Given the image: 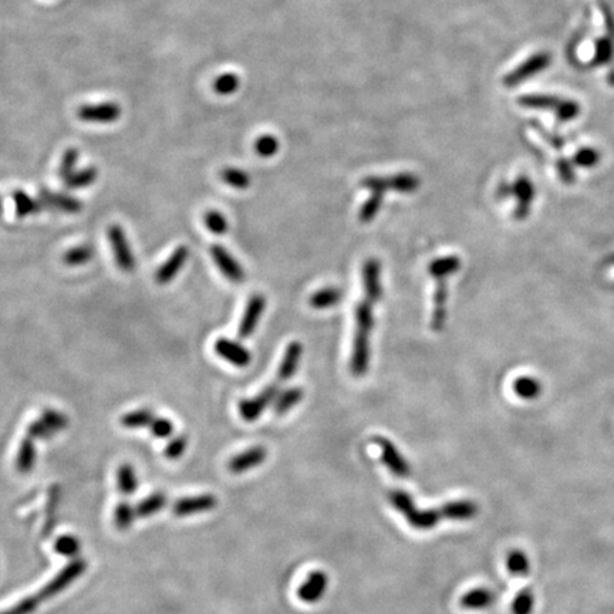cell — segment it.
I'll use <instances>...</instances> for the list:
<instances>
[{
  "label": "cell",
  "mask_w": 614,
  "mask_h": 614,
  "mask_svg": "<svg viewBox=\"0 0 614 614\" xmlns=\"http://www.w3.org/2000/svg\"><path fill=\"white\" fill-rule=\"evenodd\" d=\"M373 305L367 299L356 306V333L350 359V372L354 377H363L370 366V334L374 327Z\"/></svg>",
  "instance_id": "1"
},
{
  "label": "cell",
  "mask_w": 614,
  "mask_h": 614,
  "mask_svg": "<svg viewBox=\"0 0 614 614\" xmlns=\"http://www.w3.org/2000/svg\"><path fill=\"white\" fill-rule=\"evenodd\" d=\"M389 498L394 509L399 511L407 519L409 526L415 529L429 531L442 519L439 509H418L412 496L406 491L393 489L389 493Z\"/></svg>",
  "instance_id": "2"
},
{
  "label": "cell",
  "mask_w": 614,
  "mask_h": 614,
  "mask_svg": "<svg viewBox=\"0 0 614 614\" xmlns=\"http://www.w3.org/2000/svg\"><path fill=\"white\" fill-rule=\"evenodd\" d=\"M496 195L501 200L515 197L518 205L515 208L513 215H515V219L522 220L529 215L531 205L535 200V187L528 177H519L513 184L502 183L496 190Z\"/></svg>",
  "instance_id": "3"
},
{
  "label": "cell",
  "mask_w": 614,
  "mask_h": 614,
  "mask_svg": "<svg viewBox=\"0 0 614 614\" xmlns=\"http://www.w3.org/2000/svg\"><path fill=\"white\" fill-rule=\"evenodd\" d=\"M552 63V54L548 51H541L531 56L526 61L519 64L513 71L508 73L503 78V84L506 87H516L526 81L528 78L542 73Z\"/></svg>",
  "instance_id": "4"
},
{
  "label": "cell",
  "mask_w": 614,
  "mask_h": 614,
  "mask_svg": "<svg viewBox=\"0 0 614 614\" xmlns=\"http://www.w3.org/2000/svg\"><path fill=\"white\" fill-rule=\"evenodd\" d=\"M107 235H108V240H110L117 266L123 272H127V273L133 272L135 269V257L133 255V250L124 229L120 225H110Z\"/></svg>",
  "instance_id": "5"
},
{
  "label": "cell",
  "mask_w": 614,
  "mask_h": 614,
  "mask_svg": "<svg viewBox=\"0 0 614 614\" xmlns=\"http://www.w3.org/2000/svg\"><path fill=\"white\" fill-rule=\"evenodd\" d=\"M374 444H377V446L380 448L382 461L389 468V471L401 479L409 478L411 475V465L403 456L401 451L394 445V442L386 436H377L374 438Z\"/></svg>",
  "instance_id": "6"
},
{
  "label": "cell",
  "mask_w": 614,
  "mask_h": 614,
  "mask_svg": "<svg viewBox=\"0 0 614 614\" xmlns=\"http://www.w3.org/2000/svg\"><path fill=\"white\" fill-rule=\"evenodd\" d=\"M77 117L84 123L111 124L120 120L121 107L114 101H106L100 104H86L77 110Z\"/></svg>",
  "instance_id": "7"
},
{
  "label": "cell",
  "mask_w": 614,
  "mask_h": 614,
  "mask_svg": "<svg viewBox=\"0 0 614 614\" xmlns=\"http://www.w3.org/2000/svg\"><path fill=\"white\" fill-rule=\"evenodd\" d=\"M279 394V384H270L267 386L262 393H259L253 399L242 400L239 403V414L246 422L256 421L270 404L275 403L276 397Z\"/></svg>",
  "instance_id": "8"
},
{
  "label": "cell",
  "mask_w": 614,
  "mask_h": 614,
  "mask_svg": "<svg viewBox=\"0 0 614 614\" xmlns=\"http://www.w3.org/2000/svg\"><path fill=\"white\" fill-rule=\"evenodd\" d=\"M213 350L219 357H222L223 360H226L227 363L239 369L247 367L252 362L250 352L236 340L220 337L215 342Z\"/></svg>",
  "instance_id": "9"
},
{
  "label": "cell",
  "mask_w": 614,
  "mask_h": 614,
  "mask_svg": "<svg viewBox=\"0 0 614 614\" xmlns=\"http://www.w3.org/2000/svg\"><path fill=\"white\" fill-rule=\"evenodd\" d=\"M363 290L366 299L372 303H377L383 296L382 286V263L376 257H369L362 267Z\"/></svg>",
  "instance_id": "10"
},
{
  "label": "cell",
  "mask_w": 614,
  "mask_h": 614,
  "mask_svg": "<svg viewBox=\"0 0 614 614\" xmlns=\"http://www.w3.org/2000/svg\"><path fill=\"white\" fill-rule=\"evenodd\" d=\"M265 310H266V297L259 293L250 296V299L246 303V309L243 312V316L237 329V336L240 339H247L255 333Z\"/></svg>",
  "instance_id": "11"
},
{
  "label": "cell",
  "mask_w": 614,
  "mask_h": 614,
  "mask_svg": "<svg viewBox=\"0 0 614 614\" xmlns=\"http://www.w3.org/2000/svg\"><path fill=\"white\" fill-rule=\"evenodd\" d=\"M210 256L220 270V273L232 283H242L245 280V270L242 265L226 250L222 245L210 246Z\"/></svg>",
  "instance_id": "12"
},
{
  "label": "cell",
  "mask_w": 614,
  "mask_h": 614,
  "mask_svg": "<svg viewBox=\"0 0 614 614\" xmlns=\"http://www.w3.org/2000/svg\"><path fill=\"white\" fill-rule=\"evenodd\" d=\"M86 568H87V565H86V562L84 561H81V559H77V561H73L70 565H67L60 573H58V576H56L39 595L41 596V599L43 600H46V599H50V598H53V596H56V595H58L61 590H64L68 585H71L78 576H81L83 573H84V570H86Z\"/></svg>",
  "instance_id": "13"
},
{
  "label": "cell",
  "mask_w": 614,
  "mask_h": 614,
  "mask_svg": "<svg viewBox=\"0 0 614 614\" xmlns=\"http://www.w3.org/2000/svg\"><path fill=\"white\" fill-rule=\"evenodd\" d=\"M190 257V247L187 245L178 246L173 255L157 269L155 272V282L158 285H168L173 282L180 270L185 266Z\"/></svg>",
  "instance_id": "14"
},
{
  "label": "cell",
  "mask_w": 614,
  "mask_h": 614,
  "mask_svg": "<svg viewBox=\"0 0 614 614\" xmlns=\"http://www.w3.org/2000/svg\"><path fill=\"white\" fill-rule=\"evenodd\" d=\"M216 505H218V499L210 493H205V495L178 499L173 506V512L175 516L185 518V516L208 512L213 509Z\"/></svg>",
  "instance_id": "15"
},
{
  "label": "cell",
  "mask_w": 614,
  "mask_h": 614,
  "mask_svg": "<svg viewBox=\"0 0 614 614\" xmlns=\"http://www.w3.org/2000/svg\"><path fill=\"white\" fill-rule=\"evenodd\" d=\"M327 586H329L327 575L322 570H316V572L310 573L309 578L305 580V583L300 586V589L297 592L299 599L305 603L313 605L324 596Z\"/></svg>",
  "instance_id": "16"
},
{
  "label": "cell",
  "mask_w": 614,
  "mask_h": 614,
  "mask_svg": "<svg viewBox=\"0 0 614 614\" xmlns=\"http://www.w3.org/2000/svg\"><path fill=\"white\" fill-rule=\"evenodd\" d=\"M266 458H267V451L265 446H253L235 455L229 461L227 468L232 474H243L246 471H250L262 465L266 461Z\"/></svg>",
  "instance_id": "17"
},
{
  "label": "cell",
  "mask_w": 614,
  "mask_h": 614,
  "mask_svg": "<svg viewBox=\"0 0 614 614\" xmlns=\"http://www.w3.org/2000/svg\"><path fill=\"white\" fill-rule=\"evenodd\" d=\"M39 201L43 208H48L53 210L64 212V213H77L83 209V203L77 198L60 193H51L48 190H41L39 195Z\"/></svg>",
  "instance_id": "18"
},
{
  "label": "cell",
  "mask_w": 614,
  "mask_h": 614,
  "mask_svg": "<svg viewBox=\"0 0 614 614\" xmlns=\"http://www.w3.org/2000/svg\"><path fill=\"white\" fill-rule=\"evenodd\" d=\"M438 285L434 292V309L431 314V330L439 333L444 330L446 323V302H448V287L446 279L436 280Z\"/></svg>",
  "instance_id": "19"
},
{
  "label": "cell",
  "mask_w": 614,
  "mask_h": 614,
  "mask_svg": "<svg viewBox=\"0 0 614 614\" xmlns=\"http://www.w3.org/2000/svg\"><path fill=\"white\" fill-rule=\"evenodd\" d=\"M303 356V346L300 342H292L283 354V359L277 369V380L280 383L289 382L296 372L299 370V364Z\"/></svg>",
  "instance_id": "20"
},
{
  "label": "cell",
  "mask_w": 614,
  "mask_h": 614,
  "mask_svg": "<svg viewBox=\"0 0 614 614\" xmlns=\"http://www.w3.org/2000/svg\"><path fill=\"white\" fill-rule=\"evenodd\" d=\"M479 506L471 499H459L446 502L439 508V512L444 519L464 522L475 518L478 515Z\"/></svg>",
  "instance_id": "21"
},
{
  "label": "cell",
  "mask_w": 614,
  "mask_h": 614,
  "mask_svg": "<svg viewBox=\"0 0 614 614\" xmlns=\"http://www.w3.org/2000/svg\"><path fill=\"white\" fill-rule=\"evenodd\" d=\"M459 269H461V259L454 255L438 257L428 265V273L435 280L448 279L449 276L455 275Z\"/></svg>",
  "instance_id": "22"
},
{
  "label": "cell",
  "mask_w": 614,
  "mask_h": 614,
  "mask_svg": "<svg viewBox=\"0 0 614 614\" xmlns=\"http://www.w3.org/2000/svg\"><path fill=\"white\" fill-rule=\"evenodd\" d=\"M495 602V595L483 588L472 589L465 593L461 599V606L468 610H483L492 606Z\"/></svg>",
  "instance_id": "23"
},
{
  "label": "cell",
  "mask_w": 614,
  "mask_h": 614,
  "mask_svg": "<svg viewBox=\"0 0 614 614\" xmlns=\"http://www.w3.org/2000/svg\"><path fill=\"white\" fill-rule=\"evenodd\" d=\"M342 299H343V293L340 289L324 287V289L314 292L310 296L309 303L316 310H326V309H330V307L339 305L342 302Z\"/></svg>",
  "instance_id": "24"
},
{
  "label": "cell",
  "mask_w": 614,
  "mask_h": 614,
  "mask_svg": "<svg viewBox=\"0 0 614 614\" xmlns=\"http://www.w3.org/2000/svg\"><path fill=\"white\" fill-rule=\"evenodd\" d=\"M36 464V445L34 439L27 436L20 442L17 456H16V468L21 474H27L33 469Z\"/></svg>",
  "instance_id": "25"
},
{
  "label": "cell",
  "mask_w": 614,
  "mask_h": 614,
  "mask_svg": "<svg viewBox=\"0 0 614 614\" xmlns=\"http://www.w3.org/2000/svg\"><path fill=\"white\" fill-rule=\"evenodd\" d=\"M305 392L300 387H290L287 390H285L283 393L277 394L275 403H273V409L277 415H285L287 414L293 407H296L302 400H303Z\"/></svg>",
  "instance_id": "26"
},
{
  "label": "cell",
  "mask_w": 614,
  "mask_h": 614,
  "mask_svg": "<svg viewBox=\"0 0 614 614\" xmlns=\"http://www.w3.org/2000/svg\"><path fill=\"white\" fill-rule=\"evenodd\" d=\"M563 98L555 97V96H543V94H532V96H523L518 98L519 106L526 108H535V110H553L558 111L561 103Z\"/></svg>",
  "instance_id": "27"
},
{
  "label": "cell",
  "mask_w": 614,
  "mask_h": 614,
  "mask_svg": "<svg viewBox=\"0 0 614 614\" xmlns=\"http://www.w3.org/2000/svg\"><path fill=\"white\" fill-rule=\"evenodd\" d=\"M389 190L399 191L401 194H412L419 188V178L411 173H401L387 177Z\"/></svg>",
  "instance_id": "28"
},
{
  "label": "cell",
  "mask_w": 614,
  "mask_h": 614,
  "mask_svg": "<svg viewBox=\"0 0 614 614\" xmlns=\"http://www.w3.org/2000/svg\"><path fill=\"white\" fill-rule=\"evenodd\" d=\"M98 178V170L96 167H87L81 171H74L67 180H64V185L68 190H81L93 185Z\"/></svg>",
  "instance_id": "29"
},
{
  "label": "cell",
  "mask_w": 614,
  "mask_h": 614,
  "mask_svg": "<svg viewBox=\"0 0 614 614\" xmlns=\"http://www.w3.org/2000/svg\"><path fill=\"white\" fill-rule=\"evenodd\" d=\"M96 256V250L91 245H78L68 249L63 255V263L67 266H83Z\"/></svg>",
  "instance_id": "30"
},
{
  "label": "cell",
  "mask_w": 614,
  "mask_h": 614,
  "mask_svg": "<svg viewBox=\"0 0 614 614\" xmlns=\"http://www.w3.org/2000/svg\"><path fill=\"white\" fill-rule=\"evenodd\" d=\"M167 505V496L164 493H154L145 499H143L135 508L137 518H148L154 513L160 512Z\"/></svg>",
  "instance_id": "31"
},
{
  "label": "cell",
  "mask_w": 614,
  "mask_h": 614,
  "mask_svg": "<svg viewBox=\"0 0 614 614\" xmlns=\"http://www.w3.org/2000/svg\"><path fill=\"white\" fill-rule=\"evenodd\" d=\"M13 200H14V204H16V213H17L19 218H26V216H30V215H36L43 208V205H41L40 201L31 198L24 191H14L13 193Z\"/></svg>",
  "instance_id": "32"
},
{
  "label": "cell",
  "mask_w": 614,
  "mask_h": 614,
  "mask_svg": "<svg viewBox=\"0 0 614 614\" xmlns=\"http://www.w3.org/2000/svg\"><path fill=\"white\" fill-rule=\"evenodd\" d=\"M117 483L123 495H133L138 488V481L135 472L130 464H123L117 471Z\"/></svg>",
  "instance_id": "33"
},
{
  "label": "cell",
  "mask_w": 614,
  "mask_h": 614,
  "mask_svg": "<svg viewBox=\"0 0 614 614\" xmlns=\"http://www.w3.org/2000/svg\"><path fill=\"white\" fill-rule=\"evenodd\" d=\"M155 415L150 409H137V411H131L126 415L121 416V425L130 429H135V428H143V426H150V424L154 421Z\"/></svg>",
  "instance_id": "34"
},
{
  "label": "cell",
  "mask_w": 614,
  "mask_h": 614,
  "mask_svg": "<svg viewBox=\"0 0 614 614\" xmlns=\"http://www.w3.org/2000/svg\"><path fill=\"white\" fill-rule=\"evenodd\" d=\"M513 390L522 400H535L542 393V386L536 379L521 377L515 382Z\"/></svg>",
  "instance_id": "35"
},
{
  "label": "cell",
  "mask_w": 614,
  "mask_h": 614,
  "mask_svg": "<svg viewBox=\"0 0 614 614\" xmlns=\"http://www.w3.org/2000/svg\"><path fill=\"white\" fill-rule=\"evenodd\" d=\"M220 178L226 185L235 190H246L250 185V177L243 170L235 167L223 168L220 173Z\"/></svg>",
  "instance_id": "36"
},
{
  "label": "cell",
  "mask_w": 614,
  "mask_h": 614,
  "mask_svg": "<svg viewBox=\"0 0 614 614\" xmlns=\"http://www.w3.org/2000/svg\"><path fill=\"white\" fill-rule=\"evenodd\" d=\"M383 200H384V194H380V193H372L370 198H369V200L363 204V206L360 208V212H359V219H360V222H363V223H369V222L374 220V219H376V216L379 215L380 209H382Z\"/></svg>",
  "instance_id": "37"
},
{
  "label": "cell",
  "mask_w": 614,
  "mask_h": 614,
  "mask_svg": "<svg viewBox=\"0 0 614 614\" xmlns=\"http://www.w3.org/2000/svg\"><path fill=\"white\" fill-rule=\"evenodd\" d=\"M506 568L515 576H526L529 573V559L522 551H513L508 555Z\"/></svg>",
  "instance_id": "38"
},
{
  "label": "cell",
  "mask_w": 614,
  "mask_h": 614,
  "mask_svg": "<svg viewBox=\"0 0 614 614\" xmlns=\"http://www.w3.org/2000/svg\"><path fill=\"white\" fill-rule=\"evenodd\" d=\"M613 43L609 37H602L596 41V47H595V57L592 61L593 67L598 66H606L612 61L613 58Z\"/></svg>",
  "instance_id": "39"
},
{
  "label": "cell",
  "mask_w": 614,
  "mask_h": 614,
  "mask_svg": "<svg viewBox=\"0 0 614 614\" xmlns=\"http://www.w3.org/2000/svg\"><path fill=\"white\" fill-rule=\"evenodd\" d=\"M239 77L233 73H225L215 78L213 90L220 96H230L239 88Z\"/></svg>",
  "instance_id": "40"
},
{
  "label": "cell",
  "mask_w": 614,
  "mask_h": 614,
  "mask_svg": "<svg viewBox=\"0 0 614 614\" xmlns=\"http://www.w3.org/2000/svg\"><path fill=\"white\" fill-rule=\"evenodd\" d=\"M204 222L206 229L213 235H225L229 229L226 218L219 210H208L204 215Z\"/></svg>",
  "instance_id": "41"
},
{
  "label": "cell",
  "mask_w": 614,
  "mask_h": 614,
  "mask_svg": "<svg viewBox=\"0 0 614 614\" xmlns=\"http://www.w3.org/2000/svg\"><path fill=\"white\" fill-rule=\"evenodd\" d=\"M134 518H137L135 511L130 503L121 502L117 505L116 512H114V523L120 531L128 529L131 526Z\"/></svg>",
  "instance_id": "42"
},
{
  "label": "cell",
  "mask_w": 614,
  "mask_h": 614,
  "mask_svg": "<svg viewBox=\"0 0 614 614\" xmlns=\"http://www.w3.org/2000/svg\"><path fill=\"white\" fill-rule=\"evenodd\" d=\"M255 151L259 157H263V158L273 157L279 151V141L273 135H269V134L262 135L255 143Z\"/></svg>",
  "instance_id": "43"
},
{
  "label": "cell",
  "mask_w": 614,
  "mask_h": 614,
  "mask_svg": "<svg viewBox=\"0 0 614 614\" xmlns=\"http://www.w3.org/2000/svg\"><path fill=\"white\" fill-rule=\"evenodd\" d=\"M40 419H43L54 432H58V431L67 428V425H68L67 416L63 412L56 411V409H43Z\"/></svg>",
  "instance_id": "44"
},
{
  "label": "cell",
  "mask_w": 614,
  "mask_h": 614,
  "mask_svg": "<svg viewBox=\"0 0 614 614\" xmlns=\"http://www.w3.org/2000/svg\"><path fill=\"white\" fill-rule=\"evenodd\" d=\"M600 161V153L595 148H582L573 157V164L582 168L596 167Z\"/></svg>",
  "instance_id": "45"
},
{
  "label": "cell",
  "mask_w": 614,
  "mask_h": 614,
  "mask_svg": "<svg viewBox=\"0 0 614 614\" xmlns=\"http://www.w3.org/2000/svg\"><path fill=\"white\" fill-rule=\"evenodd\" d=\"M533 605H535L533 593L529 589H525L516 596L512 605V612L513 614H531L533 610Z\"/></svg>",
  "instance_id": "46"
},
{
  "label": "cell",
  "mask_w": 614,
  "mask_h": 614,
  "mask_svg": "<svg viewBox=\"0 0 614 614\" xmlns=\"http://www.w3.org/2000/svg\"><path fill=\"white\" fill-rule=\"evenodd\" d=\"M78 155H80V153H78V150H76V148H68V150L64 153L63 160H61V164H60V167H58V175H60V178L67 180V178L74 173L76 164H77V161H78Z\"/></svg>",
  "instance_id": "47"
},
{
  "label": "cell",
  "mask_w": 614,
  "mask_h": 614,
  "mask_svg": "<svg viewBox=\"0 0 614 614\" xmlns=\"http://www.w3.org/2000/svg\"><path fill=\"white\" fill-rule=\"evenodd\" d=\"M580 110L582 108H580V106L576 101H573V100H562V103H561L558 111L555 113V116L558 117L559 121L566 123V121H572V120L578 118L579 114H580Z\"/></svg>",
  "instance_id": "48"
},
{
  "label": "cell",
  "mask_w": 614,
  "mask_h": 614,
  "mask_svg": "<svg viewBox=\"0 0 614 614\" xmlns=\"http://www.w3.org/2000/svg\"><path fill=\"white\" fill-rule=\"evenodd\" d=\"M54 551L57 553L63 555V556H68L70 558V556H74V555L78 553V551H80V542H78L77 538L66 535V536H61L56 542Z\"/></svg>",
  "instance_id": "49"
},
{
  "label": "cell",
  "mask_w": 614,
  "mask_h": 614,
  "mask_svg": "<svg viewBox=\"0 0 614 614\" xmlns=\"http://www.w3.org/2000/svg\"><path fill=\"white\" fill-rule=\"evenodd\" d=\"M150 429L155 438L165 439L174 434V424L168 418H163V416L157 418L155 416L154 421L150 424Z\"/></svg>",
  "instance_id": "50"
},
{
  "label": "cell",
  "mask_w": 614,
  "mask_h": 614,
  "mask_svg": "<svg viewBox=\"0 0 614 614\" xmlns=\"http://www.w3.org/2000/svg\"><path fill=\"white\" fill-rule=\"evenodd\" d=\"M187 446H188L187 436L185 435H180V436L173 438L167 444V446L164 449V454H165V456L168 459H178V458H181L184 455V452L187 451Z\"/></svg>",
  "instance_id": "51"
},
{
  "label": "cell",
  "mask_w": 614,
  "mask_h": 614,
  "mask_svg": "<svg viewBox=\"0 0 614 614\" xmlns=\"http://www.w3.org/2000/svg\"><path fill=\"white\" fill-rule=\"evenodd\" d=\"M54 434H57V432H54L43 419L31 421L30 425L27 426V435L30 438H33V439H36V438H39V439H50Z\"/></svg>",
  "instance_id": "52"
},
{
  "label": "cell",
  "mask_w": 614,
  "mask_h": 614,
  "mask_svg": "<svg viewBox=\"0 0 614 614\" xmlns=\"http://www.w3.org/2000/svg\"><path fill=\"white\" fill-rule=\"evenodd\" d=\"M41 600L43 599H41L40 595L30 596V598L21 600V602H19L16 606H13V608H10V609H7V610L1 612L0 614H30L33 610L37 609V606H39V603Z\"/></svg>",
  "instance_id": "53"
},
{
  "label": "cell",
  "mask_w": 614,
  "mask_h": 614,
  "mask_svg": "<svg viewBox=\"0 0 614 614\" xmlns=\"http://www.w3.org/2000/svg\"><path fill=\"white\" fill-rule=\"evenodd\" d=\"M556 168H558V174H559L563 184L572 185L575 183L576 175H575V170H573V161H569L566 158H561L556 163Z\"/></svg>",
  "instance_id": "54"
},
{
  "label": "cell",
  "mask_w": 614,
  "mask_h": 614,
  "mask_svg": "<svg viewBox=\"0 0 614 614\" xmlns=\"http://www.w3.org/2000/svg\"><path fill=\"white\" fill-rule=\"evenodd\" d=\"M535 126H536V130L543 135V138H546V140L549 141V144H552V145L555 147V150H562V147H563V140H562V138L555 137V135L549 134L548 131L545 133V131L542 130V127H541L538 123H535Z\"/></svg>",
  "instance_id": "55"
}]
</instances>
